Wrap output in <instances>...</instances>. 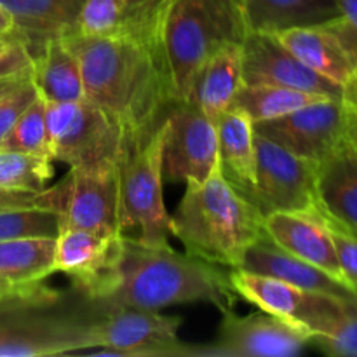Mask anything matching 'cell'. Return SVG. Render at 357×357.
<instances>
[{
    "instance_id": "cell-1",
    "label": "cell",
    "mask_w": 357,
    "mask_h": 357,
    "mask_svg": "<svg viewBox=\"0 0 357 357\" xmlns=\"http://www.w3.org/2000/svg\"><path fill=\"white\" fill-rule=\"evenodd\" d=\"M65 40L79 61L86 100L117 122L129 149L142 143L159 126L164 108L173 105L150 42L79 31Z\"/></svg>"
},
{
    "instance_id": "cell-2",
    "label": "cell",
    "mask_w": 357,
    "mask_h": 357,
    "mask_svg": "<svg viewBox=\"0 0 357 357\" xmlns=\"http://www.w3.org/2000/svg\"><path fill=\"white\" fill-rule=\"evenodd\" d=\"M237 298L229 272L220 271L218 265L178 253L167 243L122 236L114 272L91 302L100 307L142 310L206 302L223 314L236 309Z\"/></svg>"
},
{
    "instance_id": "cell-3",
    "label": "cell",
    "mask_w": 357,
    "mask_h": 357,
    "mask_svg": "<svg viewBox=\"0 0 357 357\" xmlns=\"http://www.w3.org/2000/svg\"><path fill=\"white\" fill-rule=\"evenodd\" d=\"M246 33L239 0H167L153 26L152 49L171 103H187L202 65Z\"/></svg>"
},
{
    "instance_id": "cell-4",
    "label": "cell",
    "mask_w": 357,
    "mask_h": 357,
    "mask_svg": "<svg viewBox=\"0 0 357 357\" xmlns=\"http://www.w3.org/2000/svg\"><path fill=\"white\" fill-rule=\"evenodd\" d=\"M171 234L192 257L237 268L248 248L264 237V215L218 167L208 180L187 183L171 216Z\"/></svg>"
},
{
    "instance_id": "cell-5",
    "label": "cell",
    "mask_w": 357,
    "mask_h": 357,
    "mask_svg": "<svg viewBox=\"0 0 357 357\" xmlns=\"http://www.w3.org/2000/svg\"><path fill=\"white\" fill-rule=\"evenodd\" d=\"M58 295L0 300V357L65 356L93 349V317L45 316Z\"/></svg>"
},
{
    "instance_id": "cell-6",
    "label": "cell",
    "mask_w": 357,
    "mask_h": 357,
    "mask_svg": "<svg viewBox=\"0 0 357 357\" xmlns=\"http://www.w3.org/2000/svg\"><path fill=\"white\" fill-rule=\"evenodd\" d=\"M166 119L138 145L126 150L119 160L121 215L124 230L138 227L139 239L146 243H167L171 216L164 204L162 149Z\"/></svg>"
},
{
    "instance_id": "cell-7",
    "label": "cell",
    "mask_w": 357,
    "mask_h": 357,
    "mask_svg": "<svg viewBox=\"0 0 357 357\" xmlns=\"http://www.w3.org/2000/svg\"><path fill=\"white\" fill-rule=\"evenodd\" d=\"M96 307L98 316L91 323L93 356L202 357V347L178 337L180 317L131 307Z\"/></svg>"
},
{
    "instance_id": "cell-8",
    "label": "cell",
    "mask_w": 357,
    "mask_h": 357,
    "mask_svg": "<svg viewBox=\"0 0 357 357\" xmlns=\"http://www.w3.org/2000/svg\"><path fill=\"white\" fill-rule=\"evenodd\" d=\"M47 192L51 208L59 215V232L79 229L101 236L124 234L119 160L70 167Z\"/></svg>"
},
{
    "instance_id": "cell-9",
    "label": "cell",
    "mask_w": 357,
    "mask_h": 357,
    "mask_svg": "<svg viewBox=\"0 0 357 357\" xmlns=\"http://www.w3.org/2000/svg\"><path fill=\"white\" fill-rule=\"evenodd\" d=\"M49 153L70 167L121 160L129 149L117 122L89 100L45 101Z\"/></svg>"
},
{
    "instance_id": "cell-10",
    "label": "cell",
    "mask_w": 357,
    "mask_h": 357,
    "mask_svg": "<svg viewBox=\"0 0 357 357\" xmlns=\"http://www.w3.org/2000/svg\"><path fill=\"white\" fill-rule=\"evenodd\" d=\"M229 279L239 298L302 330L310 337V344L314 338L326 335L357 300L309 291L281 279L241 268H230Z\"/></svg>"
},
{
    "instance_id": "cell-11",
    "label": "cell",
    "mask_w": 357,
    "mask_h": 357,
    "mask_svg": "<svg viewBox=\"0 0 357 357\" xmlns=\"http://www.w3.org/2000/svg\"><path fill=\"white\" fill-rule=\"evenodd\" d=\"M255 185L244 197L264 216L271 213H316L317 164L295 155L255 131Z\"/></svg>"
},
{
    "instance_id": "cell-12",
    "label": "cell",
    "mask_w": 357,
    "mask_h": 357,
    "mask_svg": "<svg viewBox=\"0 0 357 357\" xmlns=\"http://www.w3.org/2000/svg\"><path fill=\"white\" fill-rule=\"evenodd\" d=\"M171 107L164 117L162 174L169 181L201 183L220 167L216 124L192 103Z\"/></svg>"
},
{
    "instance_id": "cell-13",
    "label": "cell",
    "mask_w": 357,
    "mask_h": 357,
    "mask_svg": "<svg viewBox=\"0 0 357 357\" xmlns=\"http://www.w3.org/2000/svg\"><path fill=\"white\" fill-rule=\"evenodd\" d=\"M255 131L317 164L347 138V108L342 100H321L282 117L257 122Z\"/></svg>"
},
{
    "instance_id": "cell-14",
    "label": "cell",
    "mask_w": 357,
    "mask_h": 357,
    "mask_svg": "<svg viewBox=\"0 0 357 357\" xmlns=\"http://www.w3.org/2000/svg\"><path fill=\"white\" fill-rule=\"evenodd\" d=\"M309 344V335L272 314L237 316L229 310L223 312L215 344L202 347V357H293Z\"/></svg>"
},
{
    "instance_id": "cell-15",
    "label": "cell",
    "mask_w": 357,
    "mask_h": 357,
    "mask_svg": "<svg viewBox=\"0 0 357 357\" xmlns=\"http://www.w3.org/2000/svg\"><path fill=\"white\" fill-rule=\"evenodd\" d=\"M244 84H274L342 100L344 87L310 70L274 33L248 31L243 38Z\"/></svg>"
},
{
    "instance_id": "cell-16",
    "label": "cell",
    "mask_w": 357,
    "mask_h": 357,
    "mask_svg": "<svg viewBox=\"0 0 357 357\" xmlns=\"http://www.w3.org/2000/svg\"><path fill=\"white\" fill-rule=\"evenodd\" d=\"M314 208L330 229L357 239V146L349 138L317 162Z\"/></svg>"
},
{
    "instance_id": "cell-17",
    "label": "cell",
    "mask_w": 357,
    "mask_h": 357,
    "mask_svg": "<svg viewBox=\"0 0 357 357\" xmlns=\"http://www.w3.org/2000/svg\"><path fill=\"white\" fill-rule=\"evenodd\" d=\"M122 236H101L89 230H63L56 237L54 272L68 275L73 286L94 300L114 272Z\"/></svg>"
},
{
    "instance_id": "cell-18",
    "label": "cell",
    "mask_w": 357,
    "mask_h": 357,
    "mask_svg": "<svg viewBox=\"0 0 357 357\" xmlns=\"http://www.w3.org/2000/svg\"><path fill=\"white\" fill-rule=\"evenodd\" d=\"M264 232L286 253L349 286L342 274L331 229L316 213H271L264 216Z\"/></svg>"
},
{
    "instance_id": "cell-19",
    "label": "cell",
    "mask_w": 357,
    "mask_h": 357,
    "mask_svg": "<svg viewBox=\"0 0 357 357\" xmlns=\"http://www.w3.org/2000/svg\"><path fill=\"white\" fill-rule=\"evenodd\" d=\"M84 3L86 0H0V7L13 17V30L21 35L31 58L52 38L79 30Z\"/></svg>"
},
{
    "instance_id": "cell-20",
    "label": "cell",
    "mask_w": 357,
    "mask_h": 357,
    "mask_svg": "<svg viewBox=\"0 0 357 357\" xmlns=\"http://www.w3.org/2000/svg\"><path fill=\"white\" fill-rule=\"evenodd\" d=\"M237 268L255 272V274L271 275V278L281 279V281L289 282L296 288L309 289V291L357 298L356 293L344 282L333 279L321 268L286 253L284 250L275 246L265 234L261 239H258L257 243L248 248Z\"/></svg>"
},
{
    "instance_id": "cell-21",
    "label": "cell",
    "mask_w": 357,
    "mask_h": 357,
    "mask_svg": "<svg viewBox=\"0 0 357 357\" xmlns=\"http://www.w3.org/2000/svg\"><path fill=\"white\" fill-rule=\"evenodd\" d=\"M243 80V42L223 45L202 65L187 103L216 121L232 107Z\"/></svg>"
},
{
    "instance_id": "cell-22",
    "label": "cell",
    "mask_w": 357,
    "mask_h": 357,
    "mask_svg": "<svg viewBox=\"0 0 357 357\" xmlns=\"http://www.w3.org/2000/svg\"><path fill=\"white\" fill-rule=\"evenodd\" d=\"M167 0H86L79 17V33H126L152 45V31Z\"/></svg>"
},
{
    "instance_id": "cell-23",
    "label": "cell",
    "mask_w": 357,
    "mask_h": 357,
    "mask_svg": "<svg viewBox=\"0 0 357 357\" xmlns=\"http://www.w3.org/2000/svg\"><path fill=\"white\" fill-rule=\"evenodd\" d=\"M274 35L300 61L337 86L345 87L354 79L357 65L324 24L291 28Z\"/></svg>"
},
{
    "instance_id": "cell-24",
    "label": "cell",
    "mask_w": 357,
    "mask_h": 357,
    "mask_svg": "<svg viewBox=\"0 0 357 357\" xmlns=\"http://www.w3.org/2000/svg\"><path fill=\"white\" fill-rule=\"evenodd\" d=\"M248 31L279 33L340 17L337 0H239Z\"/></svg>"
},
{
    "instance_id": "cell-25",
    "label": "cell",
    "mask_w": 357,
    "mask_h": 357,
    "mask_svg": "<svg viewBox=\"0 0 357 357\" xmlns=\"http://www.w3.org/2000/svg\"><path fill=\"white\" fill-rule=\"evenodd\" d=\"M222 173L236 190L246 195L255 185V122L239 108L230 107L215 121Z\"/></svg>"
},
{
    "instance_id": "cell-26",
    "label": "cell",
    "mask_w": 357,
    "mask_h": 357,
    "mask_svg": "<svg viewBox=\"0 0 357 357\" xmlns=\"http://www.w3.org/2000/svg\"><path fill=\"white\" fill-rule=\"evenodd\" d=\"M30 79L38 96L47 103H65L86 98L79 61L65 37L49 40L35 56Z\"/></svg>"
},
{
    "instance_id": "cell-27",
    "label": "cell",
    "mask_w": 357,
    "mask_h": 357,
    "mask_svg": "<svg viewBox=\"0 0 357 357\" xmlns=\"http://www.w3.org/2000/svg\"><path fill=\"white\" fill-rule=\"evenodd\" d=\"M56 237H26L0 243V279L40 284L54 274Z\"/></svg>"
},
{
    "instance_id": "cell-28",
    "label": "cell",
    "mask_w": 357,
    "mask_h": 357,
    "mask_svg": "<svg viewBox=\"0 0 357 357\" xmlns=\"http://www.w3.org/2000/svg\"><path fill=\"white\" fill-rule=\"evenodd\" d=\"M321 100H331V98L305 93L293 87L274 86V84H243L232 107L250 115L251 121L257 124V122L282 117L289 112Z\"/></svg>"
},
{
    "instance_id": "cell-29",
    "label": "cell",
    "mask_w": 357,
    "mask_h": 357,
    "mask_svg": "<svg viewBox=\"0 0 357 357\" xmlns=\"http://www.w3.org/2000/svg\"><path fill=\"white\" fill-rule=\"evenodd\" d=\"M52 176L51 157L0 149V188L40 192Z\"/></svg>"
},
{
    "instance_id": "cell-30",
    "label": "cell",
    "mask_w": 357,
    "mask_h": 357,
    "mask_svg": "<svg viewBox=\"0 0 357 357\" xmlns=\"http://www.w3.org/2000/svg\"><path fill=\"white\" fill-rule=\"evenodd\" d=\"M59 215L45 206L0 209V243L26 237H58Z\"/></svg>"
},
{
    "instance_id": "cell-31",
    "label": "cell",
    "mask_w": 357,
    "mask_h": 357,
    "mask_svg": "<svg viewBox=\"0 0 357 357\" xmlns=\"http://www.w3.org/2000/svg\"><path fill=\"white\" fill-rule=\"evenodd\" d=\"M0 149L51 157L45 126V101L40 96L21 114Z\"/></svg>"
},
{
    "instance_id": "cell-32",
    "label": "cell",
    "mask_w": 357,
    "mask_h": 357,
    "mask_svg": "<svg viewBox=\"0 0 357 357\" xmlns=\"http://www.w3.org/2000/svg\"><path fill=\"white\" fill-rule=\"evenodd\" d=\"M312 344L328 356L357 357V300L326 335L314 338Z\"/></svg>"
},
{
    "instance_id": "cell-33",
    "label": "cell",
    "mask_w": 357,
    "mask_h": 357,
    "mask_svg": "<svg viewBox=\"0 0 357 357\" xmlns=\"http://www.w3.org/2000/svg\"><path fill=\"white\" fill-rule=\"evenodd\" d=\"M31 65L33 58L21 35L16 30L0 33V80L30 75Z\"/></svg>"
},
{
    "instance_id": "cell-34",
    "label": "cell",
    "mask_w": 357,
    "mask_h": 357,
    "mask_svg": "<svg viewBox=\"0 0 357 357\" xmlns=\"http://www.w3.org/2000/svg\"><path fill=\"white\" fill-rule=\"evenodd\" d=\"M37 98L38 93L37 89H35L30 77L0 96V145H2V142L6 139V136L9 135L13 126L16 124L17 119L21 117V114H23Z\"/></svg>"
},
{
    "instance_id": "cell-35",
    "label": "cell",
    "mask_w": 357,
    "mask_h": 357,
    "mask_svg": "<svg viewBox=\"0 0 357 357\" xmlns=\"http://www.w3.org/2000/svg\"><path fill=\"white\" fill-rule=\"evenodd\" d=\"M340 17L324 23L357 65V0H337Z\"/></svg>"
},
{
    "instance_id": "cell-36",
    "label": "cell",
    "mask_w": 357,
    "mask_h": 357,
    "mask_svg": "<svg viewBox=\"0 0 357 357\" xmlns=\"http://www.w3.org/2000/svg\"><path fill=\"white\" fill-rule=\"evenodd\" d=\"M335 248H337L338 261H340L342 274H344L345 282L351 286L352 291L357 295V239L345 234L337 232L331 229Z\"/></svg>"
},
{
    "instance_id": "cell-37",
    "label": "cell",
    "mask_w": 357,
    "mask_h": 357,
    "mask_svg": "<svg viewBox=\"0 0 357 357\" xmlns=\"http://www.w3.org/2000/svg\"><path fill=\"white\" fill-rule=\"evenodd\" d=\"M23 206H45V208H51L47 188H44L40 192L7 190V188H0V209L23 208Z\"/></svg>"
},
{
    "instance_id": "cell-38",
    "label": "cell",
    "mask_w": 357,
    "mask_h": 357,
    "mask_svg": "<svg viewBox=\"0 0 357 357\" xmlns=\"http://www.w3.org/2000/svg\"><path fill=\"white\" fill-rule=\"evenodd\" d=\"M342 101L347 108V138L357 146V73L344 87Z\"/></svg>"
},
{
    "instance_id": "cell-39",
    "label": "cell",
    "mask_w": 357,
    "mask_h": 357,
    "mask_svg": "<svg viewBox=\"0 0 357 357\" xmlns=\"http://www.w3.org/2000/svg\"><path fill=\"white\" fill-rule=\"evenodd\" d=\"M54 291L45 288L44 284H14V282L0 279V300L14 298V296H51Z\"/></svg>"
},
{
    "instance_id": "cell-40",
    "label": "cell",
    "mask_w": 357,
    "mask_h": 357,
    "mask_svg": "<svg viewBox=\"0 0 357 357\" xmlns=\"http://www.w3.org/2000/svg\"><path fill=\"white\" fill-rule=\"evenodd\" d=\"M13 28H14L13 17L9 16V13H7L6 9L0 7V33H3V31H10Z\"/></svg>"
},
{
    "instance_id": "cell-41",
    "label": "cell",
    "mask_w": 357,
    "mask_h": 357,
    "mask_svg": "<svg viewBox=\"0 0 357 357\" xmlns=\"http://www.w3.org/2000/svg\"><path fill=\"white\" fill-rule=\"evenodd\" d=\"M28 77L30 75H26V77H17V79H7V80H0V96H2V94H6L7 91H10L13 89V87H16L17 84L20 82H23L24 79H28Z\"/></svg>"
}]
</instances>
